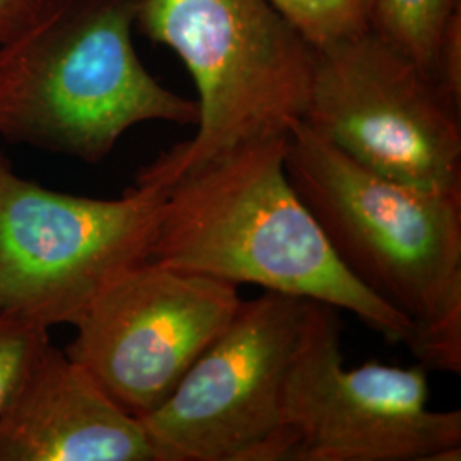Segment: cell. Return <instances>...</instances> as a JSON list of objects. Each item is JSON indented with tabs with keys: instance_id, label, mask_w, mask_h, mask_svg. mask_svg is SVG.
Returning <instances> with one entry per match:
<instances>
[{
	"instance_id": "cell-1",
	"label": "cell",
	"mask_w": 461,
	"mask_h": 461,
	"mask_svg": "<svg viewBox=\"0 0 461 461\" xmlns=\"http://www.w3.org/2000/svg\"><path fill=\"white\" fill-rule=\"evenodd\" d=\"M285 144L253 142L166 183L149 260L346 310L411 347L412 325L347 270L297 195Z\"/></svg>"
},
{
	"instance_id": "cell-2",
	"label": "cell",
	"mask_w": 461,
	"mask_h": 461,
	"mask_svg": "<svg viewBox=\"0 0 461 461\" xmlns=\"http://www.w3.org/2000/svg\"><path fill=\"white\" fill-rule=\"evenodd\" d=\"M285 171L347 270L412 325L419 363L460 375L461 192L381 176L304 120Z\"/></svg>"
},
{
	"instance_id": "cell-3",
	"label": "cell",
	"mask_w": 461,
	"mask_h": 461,
	"mask_svg": "<svg viewBox=\"0 0 461 461\" xmlns=\"http://www.w3.org/2000/svg\"><path fill=\"white\" fill-rule=\"evenodd\" d=\"M142 0H45L0 43V137L87 165L146 122L197 125V99L159 83L137 55Z\"/></svg>"
},
{
	"instance_id": "cell-4",
	"label": "cell",
	"mask_w": 461,
	"mask_h": 461,
	"mask_svg": "<svg viewBox=\"0 0 461 461\" xmlns=\"http://www.w3.org/2000/svg\"><path fill=\"white\" fill-rule=\"evenodd\" d=\"M135 28L197 87V131L139 173L169 183L304 120L316 49L267 0H142Z\"/></svg>"
},
{
	"instance_id": "cell-5",
	"label": "cell",
	"mask_w": 461,
	"mask_h": 461,
	"mask_svg": "<svg viewBox=\"0 0 461 461\" xmlns=\"http://www.w3.org/2000/svg\"><path fill=\"white\" fill-rule=\"evenodd\" d=\"M165 197V183L140 173L118 198L50 190L0 152V312L40 329L74 325L149 260Z\"/></svg>"
},
{
	"instance_id": "cell-6",
	"label": "cell",
	"mask_w": 461,
	"mask_h": 461,
	"mask_svg": "<svg viewBox=\"0 0 461 461\" xmlns=\"http://www.w3.org/2000/svg\"><path fill=\"white\" fill-rule=\"evenodd\" d=\"M308 306L272 291L241 301L165 403L140 417L158 461H293L284 392Z\"/></svg>"
},
{
	"instance_id": "cell-7",
	"label": "cell",
	"mask_w": 461,
	"mask_h": 461,
	"mask_svg": "<svg viewBox=\"0 0 461 461\" xmlns=\"http://www.w3.org/2000/svg\"><path fill=\"white\" fill-rule=\"evenodd\" d=\"M429 398L422 363L346 367L337 308L310 301L284 392L293 461H458L461 412Z\"/></svg>"
},
{
	"instance_id": "cell-8",
	"label": "cell",
	"mask_w": 461,
	"mask_h": 461,
	"mask_svg": "<svg viewBox=\"0 0 461 461\" xmlns=\"http://www.w3.org/2000/svg\"><path fill=\"white\" fill-rule=\"evenodd\" d=\"M304 122L381 176L461 192V108L371 30L316 50Z\"/></svg>"
},
{
	"instance_id": "cell-9",
	"label": "cell",
	"mask_w": 461,
	"mask_h": 461,
	"mask_svg": "<svg viewBox=\"0 0 461 461\" xmlns=\"http://www.w3.org/2000/svg\"><path fill=\"white\" fill-rule=\"evenodd\" d=\"M241 301L230 282L146 260L99 293L64 352L140 419L176 390Z\"/></svg>"
},
{
	"instance_id": "cell-10",
	"label": "cell",
	"mask_w": 461,
	"mask_h": 461,
	"mask_svg": "<svg viewBox=\"0 0 461 461\" xmlns=\"http://www.w3.org/2000/svg\"><path fill=\"white\" fill-rule=\"evenodd\" d=\"M0 461H158L140 419L49 344L0 419Z\"/></svg>"
},
{
	"instance_id": "cell-11",
	"label": "cell",
	"mask_w": 461,
	"mask_h": 461,
	"mask_svg": "<svg viewBox=\"0 0 461 461\" xmlns=\"http://www.w3.org/2000/svg\"><path fill=\"white\" fill-rule=\"evenodd\" d=\"M460 0H371L369 30L412 59L429 77Z\"/></svg>"
},
{
	"instance_id": "cell-12",
	"label": "cell",
	"mask_w": 461,
	"mask_h": 461,
	"mask_svg": "<svg viewBox=\"0 0 461 461\" xmlns=\"http://www.w3.org/2000/svg\"><path fill=\"white\" fill-rule=\"evenodd\" d=\"M314 49L369 30L371 0H267Z\"/></svg>"
},
{
	"instance_id": "cell-13",
	"label": "cell",
	"mask_w": 461,
	"mask_h": 461,
	"mask_svg": "<svg viewBox=\"0 0 461 461\" xmlns=\"http://www.w3.org/2000/svg\"><path fill=\"white\" fill-rule=\"evenodd\" d=\"M49 344V330L0 312V419Z\"/></svg>"
},
{
	"instance_id": "cell-14",
	"label": "cell",
	"mask_w": 461,
	"mask_h": 461,
	"mask_svg": "<svg viewBox=\"0 0 461 461\" xmlns=\"http://www.w3.org/2000/svg\"><path fill=\"white\" fill-rule=\"evenodd\" d=\"M432 81L455 106L461 108V13H455L441 38Z\"/></svg>"
},
{
	"instance_id": "cell-15",
	"label": "cell",
	"mask_w": 461,
	"mask_h": 461,
	"mask_svg": "<svg viewBox=\"0 0 461 461\" xmlns=\"http://www.w3.org/2000/svg\"><path fill=\"white\" fill-rule=\"evenodd\" d=\"M45 0H0V43L23 30Z\"/></svg>"
}]
</instances>
